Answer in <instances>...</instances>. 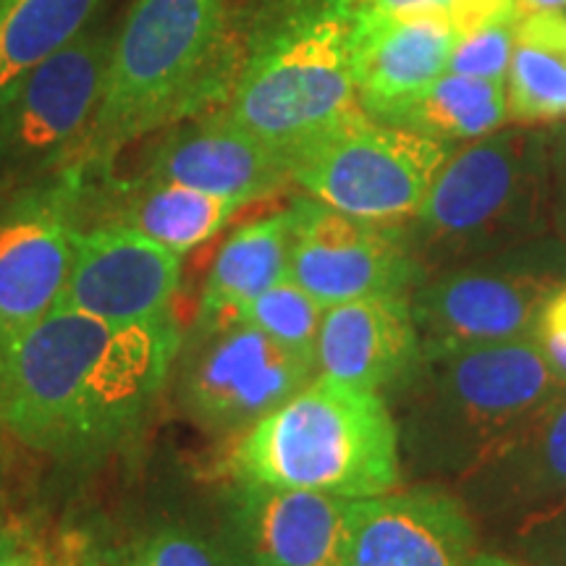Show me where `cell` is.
<instances>
[{
  "instance_id": "22",
  "label": "cell",
  "mask_w": 566,
  "mask_h": 566,
  "mask_svg": "<svg viewBox=\"0 0 566 566\" xmlns=\"http://www.w3.org/2000/svg\"><path fill=\"white\" fill-rule=\"evenodd\" d=\"M509 122L554 126L566 122V21L564 11L520 17L506 76Z\"/></svg>"
},
{
  "instance_id": "26",
  "label": "cell",
  "mask_w": 566,
  "mask_h": 566,
  "mask_svg": "<svg viewBox=\"0 0 566 566\" xmlns=\"http://www.w3.org/2000/svg\"><path fill=\"white\" fill-rule=\"evenodd\" d=\"M113 566H231L221 537L187 525H158L111 554Z\"/></svg>"
},
{
  "instance_id": "5",
  "label": "cell",
  "mask_w": 566,
  "mask_h": 566,
  "mask_svg": "<svg viewBox=\"0 0 566 566\" xmlns=\"http://www.w3.org/2000/svg\"><path fill=\"white\" fill-rule=\"evenodd\" d=\"M226 24L229 0H132L113 42L101 108L76 155L82 166L210 103Z\"/></svg>"
},
{
  "instance_id": "35",
  "label": "cell",
  "mask_w": 566,
  "mask_h": 566,
  "mask_svg": "<svg viewBox=\"0 0 566 566\" xmlns=\"http://www.w3.org/2000/svg\"><path fill=\"white\" fill-rule=\"evenodd\" d=\"M564 21H566V11H564Z\"/></svg>"
},
{
  "instance_id": "12",
  "label": "cell",
  "mask_w": 566,
  "mask_h": 566,
  "mask_svg": "<svg viewBox=\"0 0 566 566\" xmlns=\"http://www.w3.org/2000/svg\"><path fill=\"white\" fill-rule=\"evenodd\" d=\"M346 506L338 495L233 480L218 537L231 566H344Z\"/></svg>"
},
{
  "instance_id": "16",
  "label": "cell",
  "mask_w": 566,
  "mask_h": 566,
  "mask_svg": "<svg viewBox=\"0 0 566 566\" xmlns=\"http://www.w3.org/2000/svg\"><path fill=\"white\" fill-rule=\"evenodd\" d=\"M346 13L357 97L375 122H384L446 71L457 42L451 11Z\"/></svg>"
},
{
  "instance_id": "2",
  "label": "cell",
  "mask_w": 566,
  "mask_h": 566,
  "mask_svg": "<svg viewBox=\"0 0 566 566\" xmlns=\"http://www.w3.org/2000/svg\"><path fill=\"white\" fill-rule=\"evenodd\" d=\"M533 338L422 359L399 401L401 470L459 480L562 391Z\"/></svg>"
},
{
  "instance_id": "9",
  "label": "cell",
  "mask_w": 566,
  "mask_h": 566,
  "mask_svg": "<svg viewBox=\"0 0 566 566\" xmlns=\"http://www.w3.org/2000/svg\"><path fill=\"white\" fill-rule=\"evenodd\" d=\"M315 375L313 365L252 323H197L179 359V405L210 433L242 436Z\"/></svg>"
},
{
  "instance_id": "15",
  "label": "cell",
  "mask_w": 566,
  "mask_h": 566,
  "mask_svg": "<svg viewBox=\"0 0 566 566\" xmlns=\"http://www.w3.org/2000/svg\"><path fill=\"white\" fill-rule=\"evenodd\" d=\"M478 546V520L454 493L415 488L346 506L344 566H467Z\"/></svg>"
},
{
  "instance_id": "3",
  "label": "cell",
  "mask_w": 566,
  "mask_h": 566,
  "mask_svg": "<svg viewBox=\"0 0 566 566\" xmlns=\"http://www.w3.org/2000/svg\"><path fill=\"white\" fill-rule=\"evenodd\" d=\"M229 475L338 499H370L401 483L399 428L386 396L315 375L239 436Z\"/></svg>"
},
{
  "instance_id": "24",
  "label": "cell",
  "mask_w": 566,
  "mask_h": 566,
  "mask_svg": "<svg viewBox=\"0 0 566 566\" xmlns=\"http://www.w3.org/2000/svg\"><path fill=\"white\" fill-rule=\"evenodd\" d=\"M103 0H0V108L34 66L87 30Z\"/></svg>"
},
{
  "instance_id": "10",
  "label": "cell",
  "mask_w": 566,
  "mask_h": 566,
  "mask_svg": "<svg viewBox=\"0 0 566 566\" xmlns=\"http://www.w3.org/2000/svg\"><path fill=\"white\" fill-rule=\"evenodd\" d=\"M116 34L90 24L34 66L0 108V174H40L80 155L108 76Z\"/></svg>"
},
{
  "instance_id": "23",
  "label": "cell",
  "mask_w": 566,
  "mask_h": 566,
  "mask_svg": "<svg viewBox=\"0 0 566 566\" xmlns=\"http://www.w3.org/2000/svg\"><path fill=\"white\" fill-rule=\"evenodd\" d=\"M380 124L401 126L451 147L454 142H475L512 124L506 84L443 71Z\"/></svg>"
},
{
  "instance_id": "18",
  "label": "cell",
  "mask_w": 566,
  "mask_h": 566,
  "mask_svg": "<svg viewBox=\"0 0 566 566\" xmlns=\"http://www.w3.org/2000/svg\"><path fill=\"white\" fill-rule=\"evenodd\" d=\"M422 349L409 296H365L325 307L315 373L396 399L420 370Z\"/></svg>"
},
{
  "instance_id": "7",
  "label": "cell",
  "mask_w": 566,
  "mask_h": 566,
  "mask_svg": "<svg viewBox=\"0 0 566 566\" xmlns=\"http://www.w3.org/2000/svg\"><path fill=\"white\" fill-rule=\"evenodd\" d=\"M566 283V244L548 237L446 268L409 296L422 359L533 338L551 294Z\"/></svg>"
},
{
  "instance_id": "25",
  "label": "cell",
  "mask_w": 566,
  "mask_h": 566,
  "mask_svg": "<svg viewBox=\"0 0 566 566\" xmlns=\"http://www.w3.org/2000/svg\"><path fill=\"white\" fill-rule=\"evenodd\" d=\"M323 313L325 307L321 302H315L289 275H283L279 283H273L260 296H254L237 317L252 323L254 328L271 336L283 349H289L315 367V346Z\"/></svg>"
},
{
  "instance_id": "13",
  "label": "cell",
  "mask_w": 566,
  "mask_h": 566,
  "mask_svg": "<svg viewBox=\"0 0 566 566\" xmlns=\"http://www.w3.org/2000/svg\"><path fill=\"white\" fill-rule=\"evenodd\" d=\"M80 174L19 197L0 212V346L59 304L74 258Z\"/></svg>"
},
{
  "instance_id": "1",
  "label": "cell",
  "mask_w": 566,
  "mask_h": 566,
  "mask_svg": "<svg viewBox=\"0 0 566 566\" xmlns=\"http://www.w3.org/2000/svg\"><path fill=\"white\" fill-rule=\"evenodd\" d=\"M181 344L174 315L108 323L53 307L0 346V428L42 454H101L142 422Z\"/></svg>"
},
{
  "instance_id": "30",
  "label": "cell",
  "mask_w": 566,
  "mask_h": 566,
  "mask_svg": "<svg viewBox=\"0 0 566 566\" xmlns=\"http://www.w3.org/2000/svg\"><path fill=\"white\" fill-rule=\"evenodd\" d=\"M551 226L566 244V122L551 126Z\"/></svg>"
},
{
  "instance_id": "8",
  "label": "cell",
  "mask_w": 566,
  "mask_h": 566,
  "mask_svg": "<svg viewBox=\"0 0 566 566\" xmlns=\"http://www.w3.org/2000/svg\"><path fill=\"white\" fill-rule=\"evenodd\" d=\"M454 147L367 113L289 158L292 184L313 200L373 223H407Z\"/></svg>"
},
{
  "instance_id": "19",
  "label": "cell",
  "mask_w": 566,
  "mask_h": 566,
  "mask_svg": "<svg viewBox=\"0 0 566 566\" xmlns=\"http://www.w3.org/2000/svg\"><path fill=\"white\" fill-rule=\"evenodd\" d=\"M457 483L475 520L520 522L566 495V388Z\"/></svg>"
},
{
  "instance_id": "32",
  "label": "cell",
  "mask_w": 566,
  "mask_h": 566,
  "mask_svg": "<svg viewBox=\"0 0 566 566\" xmlns=\"http://www.w3.org/2000/svg\"><path fill=\"white\" fill-rule=\"evenodd\" d=\"M520 17L535 11H566V0H512Z\"/></svg>"
},
{
  "instance_id": "33",
  "label": "cell",
  "mask_w": 566,
  "mask_h": 566,
  "mask_svg": "<svg viewBox=\"0 0 566 566\" xmlns=\"http://www.w3.org/2000/svg\"><path fill=\"white\" fill-rule=\"evenodd\" d=\"M467 566H533V564L520 562V558H514V556H501V554H488V551H478Z\"/></svg>"
},
{
  "instance_id": "27",
  "label": "cell",
  "mask_w": 566,
  "mask_h": 566,
  "mask_svg": "<svg viewBox=\"0 0 566 566\" xmlns=\"http://www.w3.org/2000/svg\"><path fill=\"white\" fill-rule=\"evenodd\" d=\"M82 551L32 516L0 520V566H71Z\"/></svg>"
},
{
  "instance_id": "4",
  "label": "cell",
  "mask_w": 566,
  "mask_h": 566,
  "mask_svg": "<svg viewBox=\"0 0 566 566\" xmlns=\"http://www.w3.org/2000/svg\"><path fill=\"white\" fill-rule=\"evenodd\" d=\"M422 279L554 233L551 126H509L451 150L405 223Z\"/></svg>"
},
{
  "instance_id": "31",
  "label": "cell",
  "mask_w": 566,
  "mask_h": 566,
  "mask_svg": "<svg viewBox=\"0 0 566 566\" xmlns=\"http://www.w3.org/2000/svg\"><path fill=\"white\" fill-rule=\"evenodd\" d=\"M344 11H380V13H420L449 11L459 0H336Z\"/></svg>"
},
{
  "instance_id": "34",
  "label": "cell",
  "mask_w": 566,
  "mask_h": 566,
  "mask_svg": "<svg viewBox=\"0 0 566 566\" xmlns=\"http://www.w3.org/2000/svg\"><path fill=\"white\" fill-rule=\"evenodd\" d=\"M71 566H113L108 562V556H97V554H82Z\"/></svg>"
},
{
  "instance_id": "11",
  "label": "cell",
  "mask_w": 566,
  "mask_h": 566,
  "mask_svg": "<svg viewBox=\"0 0 566 566\" xmlns=\"http://www.w3.org/2000/svg\"><path fill=\"white\" fill-rule=\"evenodd\" d=\"M289 279L323 307L365 296H412L422 271L405 223H373L296 197L292 202Z\"/></svg>"
},
{
  "instance_id": "21",
  "label": "cell",
  "mask_w": 566,
  "mask_h": 566,
  "mask_svg": "<svg viewBox=\"0 0 566 566\" xmlns=\"http://www.w3.org/2000/svg\"><path fill=\"white\" fill-rule=\"evenodd\" d=\"M242 208L244 202L231 197L142 176L139 181L116 189V205L108 221L132 226L184 258L221 233Z\"/></svg>"
},
{
  "instance_id": "28",
  "label": "cell",
  "mask_w": 566,
  "mask_h": 566,
  "mask_svg": "<svg viewBox=\"0 0 566 566\" xmlns=\"http://www.w3.org/2000/svg\"><path fill=\"white\" fill-rule=\"evenodd\" d=\"M514 558L533 566H566V495L514 522Z\"/></svg>"
},
{
  "instance_id": "20",
  "label": "cell",
  "mask_w": 566,
  "mask_h": 566,
  "mask_svg": "<svg viewBox=\"0 0 566 566\" xmlns=\"http://www.w3.org/2000/svg\"><path fill=\"white\" fill-rule=\"evenodd\" d=\"M289 239H292L289 208L233 231L212 260L197 323L233 321L254 296L279 283L289 273Z\"/></svg>"
},
{
  "instance_id": "14",
  "label": "cell",
  "mask_w": 566,
  "mask_h": 566,
  "mask_svg": "<svg viewBox=\"0 0 566 566\" xmlns=\"http://www.w3.org/2000/svg\"><path fill=\"white\" fill-rule=\"evenodd\" d=\"M181 254L132 226L105 221L76 231L74 258L55 307L108 323H150L171 315Z\"/></svg>"
},
{
  "instance_id": "29",
  "label": "cell",
  "mask_w": 566,
  "mask_h": 566,
  "mask_svg": "<svg viewBox=\"0 0 566 566\" xmlns=\"http://www.w3.org/2000/svg\"><path fill=\"white\" fill-rule=\"evenodd\" d=\"M533 342L558 384L566 388V283L548 296L537 313Z\"/></svg>"
},
{
  "instance_id": "6",
  "label": "cell",
  "mask_w": 566,
  "mask_h": 566,
  "mask_svg": "<svg viewBox=\"0 0 566 566\" xmlns=\"http://www.w3.org/2000/svg\"><path fill=\"white\" fill-rule=\"evenodd\" d=\"M223 113L286 163L365 113L352 71L349 13L336 3L283 30L242 69Z\"/></svg>"
},
{
  "instance_id": "17",
  "label": "cell",
  "mask_w": 566,
  "mask_h": 566,
  "mask_svg": "<svg viewBox=\"0 0 566 566\" xmlns=\"http://www.w3.org/2000/svg\"><path fill=\"white\" fill-rule=\"evenodd\" d=\"M145 179L171 181L250 205L292 184L289 163L223 111L174 124L147 160Z\"/></svg>"
}]
</instances>
